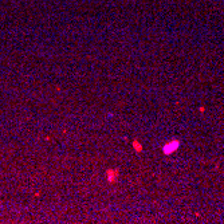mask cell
<instances>
[{"mask_svg":"<svg viewBox=\"0 0 224 224\" xmlns=\"http://www.w3.org/2000/svg\"><path fill=\"white\" fill-rule=\"evenodd\" d=\"M118 175H119L118 169H115V168H110V169H107V171H106L107 183H110V184H114L115 181L118 180Z\"/></svg>","mask_w":224,"mask_h":224,"instance_id":"6da1fadb","label":"cell"},{"mask_svg":"<svg viewBox=\"0 0 224 224\" xmlns=\"http://www.w3.org/2000/svg\"><path fill=\"white\" fill-rule=\"evenodd\" d=\"M179 146H180V142H179V141L168 142V144H165V145H164L163 152H164V154H171V153L175 152V150H177V148H179Z\"/></svg>","mask_w":224,"mask_h":224,"instance_id":"7a4b0ae2","label":"cell"},{"mask_svg":"<svg viewBox=\"0 0 224 224\" xmlns=\"http://www.w3.org/2000/svg\"><path fill=\"white\" fill-rule=\"evenodd\" d=\"M132 145H133V148H134V150H136V152H141V150H142V146H141V144H140L138 141H133Z\"/></svg>","mask_w":224,"mask_h":224,"instance_id":"3957f363","label":"cell"}]
</instances>
